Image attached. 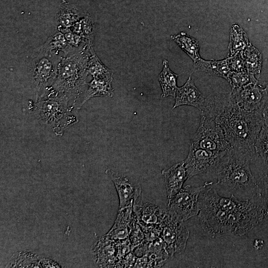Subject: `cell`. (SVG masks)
I'll return each instance as SVG.
<instances>
[{"label": "cell", "mask_w": 268, "mask_h": 268, "mask_svg": "<svg viewBox=\"0 0 268 268\" xmlns=\"http://www.w3.org/2000/svg\"><path fill=\"white\" fill-rule=\"evenodd\" d=\"M199 199L201 228L212 237L243 236L268 217L263 190L242 201L220 196L212 182H205Z\"/></svg>", "instance_id": "1"}, {"label": "cell", "mask_w": 268, "mask_h": 268, "mask_svg": "<svg viewBox=\"0 0 268 268\" xmlns=\"http://www.w3.org/2000/svg\"><path fill=\"white\" fill-rule=\"evenodd\" d=\"M226 58L230 71H247L244 61L240 53L232 56H227Z\"/></svg>", "instance_id": "31"}, {"label": "cell", "mask_w": 268, "mask_h": 268, "mask_svg": "<svg viewBox=\"0 0 268 268\" xmlns=\"http://www.w3.org/2000/svg\"><path fill=\"white\" fill-rule=\"evenodd\" d=\"M226 151H217L190 146L185 160L187 179L204 173L214 171L221 157Z\"/></svg>", "instance_id": "10"}, {"label": "cell", "mask_w": 268, "mask_h": 268, "mask_svg": "<svg viewBox=\"0 0 268 268\" xmlns=\"http://www.w3.org/2000/svg\"><path fill=\"white\" fill-rule=\"evenodd\" d=\"M118 250V243L103 237L93 249L92 255L101 267H111L119 265Z\"/></svg>", "instance_id": "16"}, {"label": "cell", "mask_w": 268, "mask_h": 268, "mask_svg": "<svg viewBox=\"0 0 268 268\" xmlns=\"http://www.w3.org/2000/svg\"><path fill=\"white\" fill-rule=\"evenodd\" d=\"M263 111L241 108L230 92L212 94L205 98L201 114L215 120L231 147L256 156L255 143L264 125Z\"/></svg>", "instance_id": "2"}, {"label": "cell", "mask_w": 268, "mask_h": 268, "mask_svg": "<svg viewBox=\"0 0 268 268\" xmlns=\"http://www.w3.org/2000/svg\"><path fill=\"white\" fill-rule=\"evenodd\" d=\"M230 92L237 104L248 111H263L268 102V94L259 81L241 87L232 88Z\"/></svg>", "instance_id": "11"}, {"label": "cell", "mask_w": 268, "mask_h": 268, "mask_svg": "<svg viewBox=\"0 0 268 268\" xmlns=\"http://www.w3.org/2000/svg\"><path fill=\"white\" fill-rule=\"evenodd\" d=\"M113 76L104 77H93L92 80L88 83L87 88L81 100L78 109L90 99L95 97H110L114 95V89L112 87Z\"/></svg>", "instance_id": "18"}, {"label": "cell", "mask_w": 268, "mask_h": 268, "mask_svg": "<svg viewBox=\"0 0 268 268\" xmlns=\"http://www.w3.org/2000/svg\"><path fill=\"white\" fill-rule=\"evenodd\" d=\"M173 109L183 105L196 107L200 112L204 107L205 98L198 89L190 76L185 84L176 91Z\"/></svg>", "instance_id": "15"}, {"label": "cell", "mask_w": 268, "mask_h": 268, "mask_svg": "<svg viewBox=\"0 0 268 268\" xmlns=\"http://www.w3.org/2000/svg\"><path fill=\"white\" fill-rule=\"evenodd\" d=\"M87 71L88 75L92 77L104 78L112 76L113 72L101 62L93 50L88 63Z\"/></svg>", "instance_id": "27"}, {"label": "cell", "mask_w": 268, "mask_h": 268, "mask_svg": "<svg viewBox=\"0 0 268 268\" xmlns=\"http://www.w3.org/2000/svg\"><path fill=\"white\" fill-rule=\"evenodd\" d=\"M195 70L222 77L226 80L230 71L227 58L221 60H205L201 58L194 63Z\"/></svg>", "instance_id": "20"}, {"label": "cell", "mask_w": 268, "mask_h": 268, "mask_svg": "<svg viewBox=\"0 0 268 268\" xmlns=\"http://www.w3.org/2000/svg\"><path fill=\"white\" fill-rule=\"evenodd\" d=\"M84 15L77 6L67 3L62 4L56 17L57 30L63 32L69 29Z\"/></svg>", "instance_id": "19"}, {"label": "cell", "mask_w": 268, "mask_h": 268, "mask_svg": "<svg viewBox=\"0 0 268 268\" xmlns=\"http://www.w3.org/2000/svg\"><path fill=\"white\" fill-rule=\"evenodd\" d=\"M72 32L93 42L94 37V21L88 14H85L70 29Z\"/></svg>", "instance_id": "28"}, {"label": "cell", "mask_w": 268, "mask_h": 268, "mask_svg": "<svg viewBox=\"0 0 268 268\" xmlns=\"http://www.w3.org/2000/svg\"><path fill=\"white\" fill-rule=\"evenodd\" d=\"M256 178L263 189L268 208V171L262 168V171L260 172L259 178Z\"/></svg>", "instance_id": "32"}, {"label": "cell", "mask_w": 268, "mask_h": 268, "mask_svg": "<svg viewBox=\"0 0 268 268\" xmlns=\"http://www.w3.org/2000/svg\"><path fill=\"white\" fill-rule=\"evenodd\" d=\"M62 56L46 52L40 47L35 51L30 70L35 101L46 95L51 89Z\"/></svg>", "instance_id": "6"}, {"label": "cell", "mask_w": 268, "mask_h": 268, "mask_svg": "<svg viewBox=\"0 0 268 268\" xmlns=\"http://www.w3.org/2000/svg\"><path fill=\"white\" fill-rule=\"evenodd\" d=\"M265 88L266 90L267 91L268 94V81L266 82L265 83Z\"/></svg>", "instance_id": "35"}, {"label": "cell", "mask_w": 268, "mask_h": 268, "mask_svg": "<svg viewBox=\"0 0 268 268\" xmlns=\"http://www.w3.org/2000/svg\"><path fill=\"white\" fill-rule=\"evenodd\" d=\"M190 146L217 151L232 148L215 120L201 114L199 126L192 137Z\"/></svg>", "instance_id": "7"}, {"label": "cell", "mask_w": 268, "mask_h": 268, "mask_svg": "<svg viewBox=\"0 0 268 268\" xmlns=\"http://www.w3.org/2000/svg\"><path fill=\"white\" fill-rule=\"evenodd\" d=\"M264 125L268 128V102L266 104L262 112Z\"/></svg>", "instance_id": "33"}, {"label": "cell", "mask_w": 268, "mask_h": 268, "mask_svg": "<svg viewBox=\"0 0 268 268\" xmlns=\"http://www.w3.org/2000/svg\"><path fill=\"white\" fill-rule=\"evenodd\" d=\"M254 157L234 148L227 150L220 159L214 171L215 186L222 187L238 199L245 201L263 190L250 166Z\"/></svg>", "instance_id": "3"}, {"label": "cell", "mask_w": 268, "mask_h": 268, "mask_svg": "<svg viewBox=\"0 0 268 268\" xmlns=\"http://www.w3.org/2000/svg\"><path fill=\"white\" fill-rule=\"evenodd\" d=\"M93 46L85 49H72L62 55L58 73L51 89L79 104L87 88L88 63Z\"/></svg>", "instance_id": "4"}, {"label": "cell", "mask_w": 268, "mask_h": 268, "mask_svg": "<svg viewBox=\"0 0 268 268\" xmlns=\"http://www.w3.org/2000/svg\"><path fill=\"white\" fill-rule=\"evenodd\" d=\"M226 80L229 83L232 89L241 87L258 81L255 75L248 71H232L229 73Z\"/></svg>", "instance_id": "29"}, {"label": "cell", "mask_w": 268, "mask_h": 268, "mask_svg": "<svg viewBox=\"0 0 268 268\" xmlns=\"http://www.w3.org/2000/svg\"><path fill=\"white\" fill-rule=\"evenodd\" d=\"M240 53L244 61L247 71L259 77L262 68V59L258 50L250 44Z\"/></svg>", "instance_id": "25"}, {"label": "cell", "mask_w": 268, "mask_h": 268, "mask_svg": "<svg viewBox=\"0 0 268 268\" xmlns=\"http://www.w3.org/2000/svg\"><path fill=\"white\" fill-rule=\"evenodd\" d=\"M205 184L198 187L187 185L168 199V211L178 219L184 221L198 215L199 196Z\"/></svg>", "instance_id": "8"}, {"label": "cell", "mask_w": 268, "mask_h": 268, "mask_svg": "<svg viewBox=\"0 0 268 268\" xmlns=\"http://www.w3.org/2000/svg\"><path fill=\"white\" fill-rule=\"evenodd\" d=\"M106 173L114 183L119 199V210L133 206L136 196L141 193V189L127 177L119 174L110 169Z\"/></svg>", "instance_id": "13"}, {"label": "cell", "mask_w": 268, "mask_h": 268, "mask_svg": "<svg viewBox=\"0 0 268 268\" xmlns=\"http://www.w3.org/2000/svg\"><path fill=\"white\" fill-rule=\"evenodd\" d=\"M141 194L135 198L133 204V211L138 223L142 227H153L161 229L163 221L167 214L159 206L143 201Z\"/></svg>", "instance_id": "12"}, {"label": "cell", "mask_w": 268, "mask_h": 268, "mask_svg": "<svg viewBox=\"0 0 268 268\" xmlns=\"http://www.w3.org/2000/svg\"><path fill=\"white\" fill-rule=\"evenodd\" d=\"M264 245L263 240L261 239H256L255 240L253 246L256 250H260L263 248Z\"/></svg>", "instance_id": "34"}, {"label": "cell", "mask_w": 268, "mask_h": 268, "mask_svg": "<svg viewBox=\"0 0 268 268\" xmlns=\"http://www.w3.org/2000/svg\"><path fill=\"white\" fill-rule=\"evenodd\" d=\"M248 36L243 29L237 24H233L229 32L228 50L229 53L227 56H232L241 52L249 46Z\"/></svg>", "instance_id": "23"}, {"label": "cell", "mask_w": 268, "mask_h": 268, "mask_svg": "<svg viewBox=\"0 0 268 268\" xmlns=\"http://www.w3.org/2000/svg\"><path fill=\"white\" fill-rule=\"evenodd\" d=\"M179 75L173 72L169 67L167 60L163 61V68L158 75V80L162 91V98L172 96L175 98L178 88L177 80Z\"/></svg>", "instance_id": "21"}, {"label": "cell", "mask_w": 268, "mask_h": 268, "mask_svg": "<svg viewBox=\"0 0 268 268\" xmlns=\"http://www.w3.org/2000/svg\"><path fill=\"white\" fill-rule=\"evenodd\" d=\"M144 239L143 231L135 217L132 224L129 237L132 249L133 247H136L141 244Z\"/></svg>", "instance_id": "30"}, {"label": "cell", "mask_w": 268, "mask_h": 268, "mask_svg": "<svg viewBox=\"0 0 268 268\" xmlns=\"http://www.w3.org/2000/svg\"><path fill=\"white\" fill-rule=\"evenodd\" d=\"M70 101L52 89L42 98L35 101L34 112L42 124L50 127L57 135H62L64 131L77 123L71 113L73 106Z\"/></svg>", "instance_id": "5"}, {"label": "cell", "mask_w": 268, "mask_h": 268, "mask_svg": "<svg viewBox=\"0 0 268 268\" xmlns=\"http://www.w3.org/2000/svg\"><path fill=\"white\" fill-rule=\"evenodd\" d=\"M256 157L262 161V168L268 171V128L264 125L255 143Z\"/></svg>", "instance_id": "26"}, {"label": "cell", "mask_w": 268, "mask_h": 268, "mask_svg": "<svg viewBox=\"0 0 268 268\" xmlns=\"http://www.w3.org/2000/svg\"><path fill=\"white\" fill-rule=\"evenodd\" d=\"M168 199L179 192L187 179L184 161L177 163L168 169L162 171Z\"/></svg>", "instance_id": "17"}, {"label": "cell", "mask_w": 268, "mask_h": 268, "mask_svg": "<svg viewBox=\"0 0 268 268\" xmlns=\"http://www.w3.org/2000/svg\"><path fill=\"white\" fill-rule=\"evenodd\" d=\"M170 38L189 56L194 63L201 58L200 46L198 40L196 38L183 31L171 35Z\"/></svg>", "instance_id": "22"}, {"label": "cell", "mask_w": 268, "mask_h": 268, "mask_svg": "<svg viewBox=\"0 0 268 268\" xmlns=\"http://www.w3.org/2000/svg\"><path fill=\"white\" fill-rule=\"evenodd\" d=\"M40 48L46 52L59 55L60 52L66 54L73 49L68 44L64 34L58 30Z\"/></svg>", "instance_id": "24"}, {"label": "cell", "mask_w": 268, "mask_h": 268, "mask_svg": "<svg viewBox=\"0 0 268 268\" xmlns=\"http://www.w3.org/2000/svg\"><path fill=\"white\" fill-rule=\"evenodd\" d=\"M135 218L133 206L120 209L114 224L103 237L117 243L128 240Z\"/></svg>", "instance_id": "14"}, {"label": "cell", "mask_w": 268, "mask_h": 268, "mask_svg": "<svg viewBox=\"0 0 268 268\" xmlns=\"http://www.w3.org/2000/svg\"><path fill=\"white\" fill-rule=\"evenodd\" d=\"M183 222L168 211L161 225L160 236L170 257L182 254L185 250L190 232Z\"/></svg>", "instance_id": "9"}]
</instances>
